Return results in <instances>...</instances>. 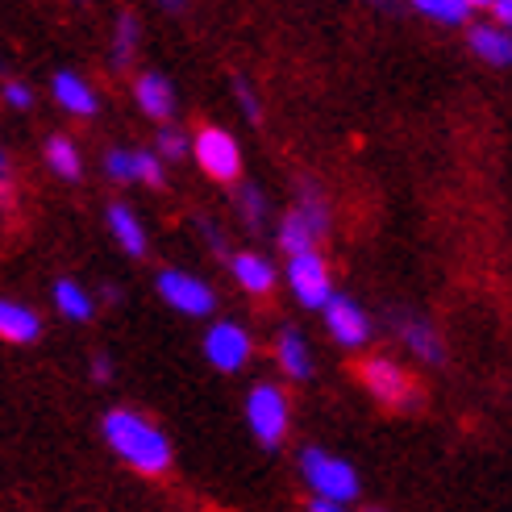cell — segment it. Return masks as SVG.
<instances>
[{"mask_svg": "<svg viewBox=\"0 0 512 512\" xmlns=\"http://www.w3.org/2000/svg\"><path fill=\"white\" fill-rule=\"evenodd\" d=\"M100 433L113 446V454L125 467H134L138 475H167L171 471V442L159 425H150L134 408H113V413L100 421Z\"/></svg>", "mask_w": 512, "mask_h": 512, "instance_id": "cell-1", "label": "cell"}, {"mask_svg": "<svg viewBox=\"0 0 512 512\" xmlns=\"http://www.w3.org/2000/svg\"><path fill=\"white\" fill-rule=\"evenodd\" d=\"M300 475L313 488V496L325 500V504H342L346 508L350 500H358V492H363L358 471L346 463V458L329 454V450H317V446H309L300 454Z\"/></svg>", "mask_w": 512, "mask_h": 512, "instance_id": "cell-2", "label": "cell"}, {"mask_svg": "<svg viewBox=\"0 0 512 512\" xmlns=\"http://www.w3.org/2000/svg\"><path fill=\"white\" fill-rule=\"evenodd\" d=\"M246 425H250V433L267 450H275L279 442H284L288 425H292V404H288L284 388H275V383H259V388H250V396H246Z\"/></svg>", "mask_w": 512, "mask_h": 512, "instance_id": "cell-3", "label": "cell"}, {"mask_svg": "<svg viewBox=\"0 0 512 512\" xmlns=\"http://www.w3.org/2000/svg\"><path fill=\"white\" fill-rule=\"evenodd\" d=\"M358 379H363V388L371 392V400H379L383 408H417L421 404V392L417 383L408 379V371L392 358H367V363H358Z\"/></svg>", "mask_w": 512, "mask_h": 512, "instance_id": "cell-4", "label": "cell"}, {"mask_svg": "<svg viewBox=\"0 0 512 512\" xmlns=\"http://www.w3.org/2000/svg\"><path fill=\"white\" fill-rule=\"evenodd\" d=\"M188 150L196 155V167L209 175V179H221V184H229V179H238L242 171V150H238V138L217 130V125H204V130L188 142Z\"/></svg>", "mask_w": 512, "mask_h": 512, "instance_id": "cell-5", "label": "cell"}, {"mask_svg": "<svg viewBox=\"0 0 512 512\" xmlns=\"http://www.w3.org/2000/svg\"><path fill=\"white\" fill-rule=\"evenodd\" d=\"M155 284H159V296L171 304L175 313H184V317H209L217 309V292L204 284L200 275H192V271L167 267V271H159Z\"/></svg>", "mask_w": 512, "mask_h": 512, "instance_id": "cell-6", "label": "cell"}, {"mask_svg": "<svg viewBox=\"0 0 512 512\" xmlns=\"http://www.w3.org/2000/svg\"><path fill=\"white\" fill-rule=\"evenodd\" d=\"M288 284H292V292H296V300L304 304V309H325L329 296H334V279H329V263L321 259L317 250L288 259Z\"/></svg>", "mask_w": 512, "mask_h": 512, "instance_id": "cell-7", "label": "cell"}, {"mask_svg": "<svg viewBox=\"0 0 512 512\" xmlns=\"http://www.w3.org/2000/svg\"><path fill=\"white\" fill-rule=\"evenodd\" d=\"M250 350H254V342H250V334L238 321H217L209 334H204V358H209V363L217 371H225V375L242 371L250 363Z\"/></svg>", "mask_w": 512, "mask_h": 512, "instance_id": "cell-8", "label": "cell"}, {"mask_svg": "<svg viewBox=\"0 0 512 512\" xmlns=\"http://www.w3.org/2000/svg\"><path fill=\"white\" fill-rule=\"evenodd\" d=\"M325 325L338 338V346H367L371 338V317L363 313V304H354L350 296H329L325 304Z\"/></svg>", "mask_w": 512, "mask_h": 512, "instance_id": "cell-9", "label": "cell"}, {"mask_svg": "<svg viewBox=\"0 0 512 512\" xmlns=\"http://www.w3.org/2000/svg\"><path fill=\"white\" fill-rule=\"evenodd\" d=\"M0 338L13 342V346H30L42 338V317L30 309V304L0 300Z\"/></svg>", "mask_w": 512, "mask_h": 512, "instance_id": "cell-10", "label": "cell"}, {"mask_svg": "<svg viewBox=\"0 0 512 512\" xmlns=\"http://www.w3.org/2000/svg\"><path fill=\"white\" fill-rule=\"evenodd\" d=\"M134 100H138V109L146 117H155V121L175 113V88H171V80H163L159 71L138 75V80H134Z\"/></svg>", "mask_w": 512, "mask_h": 512, "instance_id": "cell-11", "label": "cell"}, {"mask_svg": "<svg viewBox=\"0 0 512 512\" xmlns=\"http://www.w3.org/2000/svg\"><path fill=\"white\" fill-rule=\"evenodd\" d=\"M396 334H400V342L413 350L417 358H425V363H446V350H442V338H438V329H433L429 321H421V317H400L396 321Z\"/></svg>", "mask_w": 512, "mask_h": 512, "instance_id": "cell-12", "label": "cell"}, {"mask_svg": "<svg viewBox=\"0 0 512 512\" xmlns=\"http://www.w3.org/2000/svg\"><path fill=\"white\" fill-rule=\"evenodd\" d=\"M229 271H234L238 288H246L250 296H267L275 288V267L254 250H238L234 259H229Z\"/></svg>", "mask_w": 512, "mask_h": 512, "instance_id": "cell-13", "label": "cell"}, {"mask_svg": "<svg viewBox=\"0 0 512 512\" xmlns=\"http://www.w3.org/2000/svg\"><path fill=\"white\" fill-rule=\"evenodd\" d=\"M50 88H55V100H59V105H63L67 113H75V117H92V113L100 109L96 92L88 88L84 75H75V71H59Z\"/></svg>", "mask_w": 512, "mask_h": 512, "instance_id": "cell-14", "label": "cell"}, {"mask_svg": "<svg viewBox=\"0 0 512 512\" xmlns=\"http://www.w3.org/2000/svg\"><path fill=\"white\" fill-rule=\"evenodd\" d=\"M109 229H113V238L125 254H134V259L146 254V229H142V221H138V213L130 209V204H109Z\"/></svg>", "mask_w": 512, "mask_h": 512, "instance_id": "cell-15", "label": "cell"}, {"mask_svg": "<svg viewBox=\"0 0 512 512\" xmlns=\"http://www.w3.org/2000/svg\"><path fill=\"white\" fill-rule=\"evenodd\" d=\"M471 50L492 67L512 63V42H508V30H500V25H471Z\"/></svg>", "mask_w": 512, "mask_h": 512, "instance_id": "cell-16", "label": "cell"}, {"mask_svg": "<svg viewBox=\"0 0 512 512\" xmlns=\"http://www.w3.org/2000/svg\"><path fill=\"white\" fill-rule=\"evenodd\" d=\"M275 358H279V367H284L292 379H309V375H313L309 342H304V334H296V329H284V334H279Z\"/></svg>", "mask_w": 512, "mask_h": 512, "instance_id": "cell-17", "label": "cell"}, {"mask_svg": "<svg viewBox=\"0 0 512 512\" xmlns=\"http://www.w3.org/2000/svg\"><path fill=\"white\" fill-rule=\"evenodd\" d=\"M46 167L55 171L59 179H80V171H84L80 146H75L71 138H63V134H55V138L46 142Z\"/></svg>", "mask_w": 512, "mask_h": 512, "instance_id": "cell-18", "label": "cell"}, {"mask_svg": "<svg viewBox=\"0 0 512 512\" xmlns=\"http://www.w3.org/2000/svg\"><path fill=\"white\" fill-rule=\"evenodd\" d=\"M279 246H284L288 250V259H296V254H309L313 246H317V234H313V229H309V221H304L296 209L284 217V221H279Z\"/></svg>", "mask_w": 512, "mask_h": 512, "instance_id": "cell-19", "label": "cell"}, {"mask_svg": "<svg viewBox=\"0 0 512 512\" xmlns=\"http://www.w3.org/2000/svg\"><path fill=\"white\" fill-rule=\"evenodd\" d=\"M55 309L71 321H88L92 317V296L75 284V279H59L55 284Z\"/></svg>", "mask_w": 512, "mask_h": 512, "instance_id": "cell-20", "label": "cell"}, {"mask_svg": "<svg viewBox=\"0 0 512 512\" xmlns=\"http://www.w3.org/2000/svg\"><path fill=\"white\" fill-rule=\"evenodd\" d=\"M138 38H142L138 17H134V13H121V17H117V34H113V67H117V71H121L125 63H130Z\"/></svg>", "mask_w": 512, "mask_h": 512, "instance_id": "cell-21", "label": "cell"}, {"mask_svg": "<svg viewBox=\"0 0 512 512\" xmlns=\"http://www.w3.org/2000/svg\"><path fill=\"white\" fill-rule=\"evenodd\" d=\"M296 213H300L304 221H309V229H313L317 238H325V234H329V209H325V200L317 196V188H313V184H304Z\"/></svg>", "mask_w": 512, "mask_h": 512, "instance_id": "cell-22", "label": "cell"}, {"mask_svg": "<svg viewBox=\"0 0 512 512\" xmlns=\"http://www.w3.org/2000/svg\"><path fill=\"white\" fill-rule=\"evenodd\" d=\"M417 13L442 21V25H463V21H471V5H467V0H417Z\"/></svg>", "mask_w": 512, "mask_h": 512, "instance_id": "cell-23", "label": "cell"}, {"mask_svg": "<svg viewBox=\"0 0 512 512\" xmlns=\"http://www.w3.org/2000/svg\"><path fill=\"white\" fill-rule=\"evenodd\" d=\"M238 213L246 217V225H250V229H263L267 200H263V192L254 188V184H242V188H238Z\"/></svg>", "mask_w": 512, "mask_h": 512, "instance_id": "cell-24", "label": "cell"}, {"mask_svg": "<svg viewBox=\"0 0 512 512\" xmlns=\"http://www.w3.org/2000/svg\"><path fill=\"white\" fill-rule=\"evenodd\" d=\"M134 159V179H142V184L150 188H163V159L150 155V150H130Z\"/></svg>", "mask_w": 512, "mask_h": 512, "instance_id": "cell-25", "label": "cell"}, {"mask_svg": "<svg viewBox=\"0 0 512 512\" xmlns=\"http://www.w3.org/2000/svg\"><path fill=\"white\" fill-rule=\"evenodd\" d=\"M234 96H238V105H242L246 121L259 125V121H263V105H259V96H254V88H250L246 75H234Z\"/></svg>", "mask_w": 512, "mask_h": 512, "instance_id": "cell-26", "label": "cell"}, {"mask_svg": "<svg viewBox=\"0 0 512 512\" xmlns=\"http://www.w3.org/2000/svg\"><path fill=\"white\" fill-rule=\"evenodd\" d=\"M0 100H5V105H9V109L25 113V109H30V105H34V92H30V88H25L21 80H5V84H0Z\"/></svg>", "mask_w": 512, "mask_h": 512, "instance_id": "cell-27", "label": "cell"}, {"mask_svg": "<svg viewBox=\"0 0 512 512\" xmlns=\"http://www.w3.org/2000/svg\"><path fill=\"white\" fill-rule=\"evenodd\" d=\"M105 175L117 179V184L134 179V159H130V150H109V155H105Z\"/></svg>", "mask_w": 512, "mask_h": 512, "instance_id": "cell-28", "label": "cell"}, {"mask_svg": "<svg viewBox=\"0 0 512 512\" xmlns=\"http://www.w3.org/2000/svg\"><path fill=\"white\" fill-rule=\"evenodd\" d=\"M159 150H163V159H184L188 155V138L179 130H163L159 134Z\"/></svg>", "mask_w": 512, "mask_h": 512, "instance_id": "cell-29", "label": "cell"}, {"mask_svg": "<svg viewBox=\"0 0 512 512\" xmlns=\"http://www.w3.org/2000/svg\"><path fill=\"white\" fill-rule=\"evenodd\" d=\"M92 379H96V383H109V379H113V358H109V354H96V358H92Z\"/></svg>", "mask_w": 512, "mask_h": 512, "instance_id": "cell-30", "label": "cell"}, {"mask_svg": "<svg viewBox=\"0 0 512 512\" xmlns=\"http://www.w3.org/2000/svg\"><path fill=\"white\" fill-rule=\"evenodd\" d=\"M9 188H13V171H9V155L0 150V204L9 200Z\"/></svg>", "mask_w": 512, "mask_h": 512, "instance_id": "cell-31", "label": "cell"}, {"mask_svg": "<svg viewBox=\"0 0 512 512\" xmlns=\"http://www.w3.org/2000/svg\"><path fill=\"white\" fill-rule=\"evenodd\" d=\"M492 17L500 21V30H508V21H512V5H508V0H496V5H492Z\"/></svg>", "mask_w": 512, "mask_h": 512, "instance_id": "cell-32", "label": "cell"}, {"mask_svg": "<svg viewBox=\"0 0 512 512\" xmlns=\"http://www.w3.org/2000/svg\"><path fill=\"white\" fill-rule=\"evenodd\" d=\"M309 512H346V508H342V504H325V500H313V504H309Z\"/></svg>", "mask_w": 512, "mask_h": 512, "instance_id": "cell-33", "label": "cell"}, {"mask_svg": "<svg viewBox=\"0 0 512 512\" xmlns=\"http://www.w3.org/2000/svg\"><path fill=\"white\" fill-rule=\"evenodd\" d=\"M367 512H388V508H367Z\"/></svg>", "mask_w": 512, "mask_h": 512, "instance_id": "cell-34", "label": "cell"}]
</instances>
